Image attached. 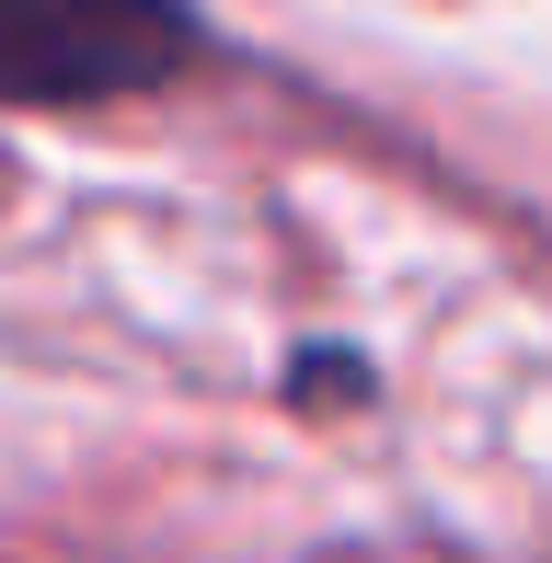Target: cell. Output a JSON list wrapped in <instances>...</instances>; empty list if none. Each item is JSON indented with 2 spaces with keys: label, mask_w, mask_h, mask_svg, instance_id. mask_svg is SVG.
<instances>
[{
  "label": "cell",
  "mask_w": 552,
  "mask_h": 563,
  "mask_svg": "<svg viewBox=\"0 0 552 563\" xmlns=\"http://www.w3.org/2000/svg\"><path fill=\"white\" fill-rule=\"evenodd\" d=\"M208 46L185 0H0V104H115Z\"/></svg>",
  "instance_id": "6da1fadb"
}]
</instances>
